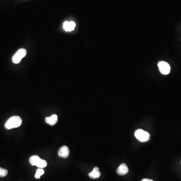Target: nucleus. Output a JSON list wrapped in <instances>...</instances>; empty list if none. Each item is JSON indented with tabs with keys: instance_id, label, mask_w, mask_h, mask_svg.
Here are the masks:
<instances>
[{
	"instance_id": "nucleus-1",
	"label": "nucleus",
	"mask_w": 181,
	"mask_h": 181,
	"mask_svg": "<svg viewBox=\"0 0 181 181\" xmlns=\"http://www.w3.org/2000/svg\"><path fill=\"white\" fill-rule=\"evenodd\" d=\"M22 123V119L19 116H14L11 117L6 121L5 124V127L7 129L17 128L20 126Z\"/></svg>"
},
{
	"instance_id": "nucleus-2",
	"label": "nucleus",
	"mask_w": 181,
	"mask_h": 181,
	"mask_svg": "<svg viewBox=\"0 0 181 181\" xmlns=\"http://www.w3.org/2000/svg\"><path fill=\"white\" fill-rule=\"evenodd\" d=\"M134 135L137 139L141 142H146L150 139V134L149 133L141 129L136 130Z\"/></svg>"
},
{
	"instance_id": "nucleus-3",
	"label": "nucleus",
	"mask_w": 181,
	"mask_h": 181,
	"mask_svg": "<svg viewBox=\"0 0 181 181\" xmlns=\"http://www.w3.org/2000/svg\"><path fill=\"white\" fill-rule=\"evenodd\" d=\"M27 53L26 49L24 48L20 49L12 57V61L15 64H19L22 59L24 58Z\"/></svg>"
},
{
	"instance_id": "nucleus-4",
	"label": "nucleus",
	"mask_w": 181,
	"mask_h": 181,
	"mask_svg": "<svg viewBox=\"0 0 181 181\" xmlns=\"http://www.w3.org/2000/svg\"><path fill=\"white\" fill-rule=\"evenodd\" d=\"M158 66L160 72L162 74L166 75L170 73V65L165 61H160L158 63Z\"/></svg>"
},
{
	"instance_id": "nucleus-5",
	"label": "nucleus",
	"mask_w": 181,
	"mask_h": 181,
	"mask_svg": "<svg viewBox=\"0 0 181 181\" xmlns=\"http://www.w3.org/2000/svg\"><path fill=\"white\" fill-rule=\"evenodd\" d=\"M69 149L68 148V146H65V145L61 147L58 150V155L62 158H68L69 155Z\"/></svg>"
},
{
	"instance_id": "nucleus-6",
	"label": "nucleus",
	"mask_w": 181,
	"mask_h": 181,
	"mask_svg": "<svg viewBox=\"0 0 181 181\" xmlns=\"http://www.w3.org/2000/svg\"><path fill=\"white\" fill-rule=\"evenodd\" d=\"M128 168L127 167V165L125 164H122L118 168L117 173L119 175L123 176L127 174V173H128Z\"/></svg>"
},
{
	"instance_id": "nucleus-7",
	"label": "nucleus",
	"mask_w": 181,
	"mask_h": 181,
	"mask_svg": "<svg viewBox=\"0 0 181 181\" xmlns=\"http://www.w3.org/2000/svg\"><path fill=\"white\" fill-rule=\"evenodd\" d=\"M45 122L51 126L54 125L56 124L57 122L58 117L56 114H53L50 117H48L45 118Z\"/></svg>"
},
{
	"instance_id": "nucleus-8",
	"label": "nucleus",
	"mask_w": 181,
	"mask_h": 181,
	"mask_svg": "<svg viewBox=\"0 0 181 181\" xmlns=\"http://www.w3.org/2000/svg\"><path fill=\"white\" fill-rule=\"evenodd\" d=\"M89 176L90 178L93 179L99 178L101 176V173L99 171V168L98 167L94 168L93 171L89 174Z\"/></svg>"
},
{
	"instance_id": "nucleus-9",
	"label": "nucleus",
	"mask_w": 181,
	"mask_h": 181,
	"mask_svg": "<svg viewBox=\"0 0 181 181\" xmlns=\"http://www.w3.org/2000/svg\"><path fill=\"white\" fill-rule=\"evenodd\" d=\"M39 159H40V158L37 155H34L31 156L29 159V162H30V165L32 166H36Z\"/></svg>"
},
{
	"instance_id": "nucleus-10",
	"label": "nucleus",
	"mask_w": 181,
	"mask_h": 181,
	"mask_svg": "<svg viewBox=\"0 0 181 181\" xmlns=\"http://www.w3.org/2000/svg\"><path fill=\"white\" fill-rule=\"evenodd\" d=\"M47 162L46 161L44 160H42L40 158L38 160V162L37 163L36 166H37L38 168H41V169H43L44 168L47 166Z\"/></svg>"
},
{
	"instance_id": "nucleus-11",
	"label": "nucleus",
	"mask_w": 181,
	"mask_h": 181,
	"mask_svg": "<svg viewBox=\"0 0 181 181\" xmlns=\"http://www.w3.org/2000/svg\"><path fill=\"white\" fill-rule=\"evenodd\" d=\"M44 174V170L43 169L39 168L37 169L36 172V174L35 175V178L36 179L40 178L41 176Z\"/></svg>"
},
{
	"instance_id": "nucleus-12",
	"label": "nucleus",
	"mask_w": 181,
	"mask_h": 181,
	"mask_svg": "<svg viewBox=\"0 0 181 181\" xmlns=\"http://www.w3.org/2000/svg\"><path fill=\"white\" fill-rule=\"evenodd\" d=\"M8 170L6 169H3L0 167V177H4L8 175Z\"/></svg>"
},
{
	"instance_id": "nucleus-13",
	"label": "nucleus",
	"mask_w": 181,
	"mask_h": 181,
	"mask_svg": "<svg viewBox=\"0 0 181 181\" xmlns=\"http://www.w3.org/2000/svg\"><path fill=\"white\" fill-rule=\"evenodd\" d=\"M75 27H76V24L74 22H69V31H72L74 30Z\"/></svg>"
},
{
	"instance_id": "nucleus-14",
	"label": "nucleus",
	"mask_w": 181,
	"mask_h": 181,
	"mask_svg": "<svg viewBox=\"0 0 181 181\" xmlns=\"http://www.w3.org/2000/svg\"><path fill=\"white\" fill-rule=\"evenodd\" d=\"M69 22L65 21L64 23V29L65 31H69Z\"/></svg>"
},
{
	"instance_id": "nucleus-15",
	"label": "nucleus",
	"mask_w": 181,
	"mask_h": 181,
	"mask_svg": "<svg viewBox=\"0 0 181 181\" xmlns=\"http://www.w3.org/2000/svg\"><path fill=\"white\" fill-rule=\"evenodd\" d=\"M141 181H154L153 180H150V179H143Z\"/></svg>"
}]
</instances>
